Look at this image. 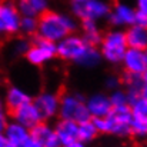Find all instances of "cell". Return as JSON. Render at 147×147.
Segmentation results:
<instances>
[{"instance_id": "obj_1", "label": "cell", "mask_w": 147, "mask_h": 147, "mask_svg": "<svg viewBox=\"0 0 147 147\" xmlns=\"http://www.w3.org/2000/svg\"><path fill=\"white\" fill-rule=\"evenodd\" d=\"M76 30L74 22L51 10H43L37 17V33L51 42L61 40Z\"/></svg>"}, {"instance_id": "obj_2", "label": "cell", "mask_w": 147, "mask_h": 147, "mask_svg": "<svg viewBox=\"0 0 147 147\" xmlns=\"http://www.w3.org/2000/svg\"><path fill=\"white\" fill-rule=\"evenodd\" d=\"M60 117L83 123L90 120L92 113L89 106L83 101L80 96H71L60 93Z\"/></svg>"}, {"instance_id": "obj_3", "label": "cell", "mask_w": 147, "mask_h": 147, "mask_svg": "<svg viewBox=\"0 0 147 147\" xmlns=\"http://www.w3.org/2000/svg\"><path fill=\"white\" fill-rule=\"evenodd\" d=\"M127 51L126 33L121 32H107L101 39V54L111 63H119L124 59Z\"/></svg>"}, {"instance_id": "obj_4", "label": "cell", "mask_w": 147, "mask_h": 147, "mask_svg": "<svg viewBox=\"0 0 147 147\" xmlns=\"http://www.w3.org/2000/svg\"><path fill=\"white\" fill-rule=\"evenodd\" d=\"M113 1L111 0H80L71 1V9L77 17L84 19H100L111 13Z\"/></svg>"}, {"instance_id": "obj_5", "label": "cell", "mask_w": 147, "mask_h": 147, "mask_svg": "<svg viewBox=\"0 0 147 147\" xmlns=\"http://www.w3.org/2000/svg\"><path fill=\"white\" fill-rule=\"evenodd\" d=\"M14 0H0V34L11 36L20 29V16Z\"/></svg>"}, {"instance_id": "obj_6", "label": "cell", "mask_w": 147, "mask_h": 147, "mask_svg": "<svg viewBox=\"0 0 147 147\" xmlns=\"http://www.w3.org/2000/svg\"><path fill=\"white\" fill-rule=\"evenodd\" d=\"M90 47V45L84 40V37L79 36H69L64 37L59 46H57V54L63 60H79Z\"/></svg>"}, {"instance_id": "obj_7", "label": "cell", "mask_w": 147, "mask_h": 147, "mask_svg": "<svg viewBox=\"0 0 147 147\" xmlns=\"http://www.w3.org/2000/svg\"><path fill=\"white\" fill-rule=\"evenodd\" d=\"M124 70L134 73V74H143L147 70V56L144 50L130 49L124 54Z\"/></svg>"}, {"instance_id": "obj_8", "label": "cell", "mask_w": 147, "mask_h": 147, "mask_svg": "<svg viewBox=\"0 0 147 147\" xmlns=\"http://www.w3.org/2000/svg\"><path fill=\"white\" fill-rule=\"evenodd\" d=\"M34 106L37 107L39 113H40V117L42 120L43 119H50L51 116L56 114L57 109H59V104H60V93L57 94H40L39 97H36V100L33 101Z\"/></svg>"}, {"instance_id": "obj_9", "label": "cell", "mask_w": 147, "mask_h": 147, "mask_svg": "<svg viewBox=\"0 0 147 147\" xmlns=\"http://www.w3.org/2000/svg\"><path fill=\"white\" fill-rule=\"evenodd\" d=\"M114 10L109 14V22L113 26H121V24H134L136 23V13L137 10L129 7L123 3H116Z\"/></svg>"}, {"instance_id": "obj_10", "label": "cell", "mask_w": 147, "mask_h": 147, "mask_svg": "<svg viewBox=\"0 0 147 147\" xmlns=\"http://www.w3.org/2000/svg\"><path fill=\"white\" fill-rule=\"evenodd\" d=\"M19 123H22L23 126L32 129L33 126H36L37 123L42 121V117H40V113L37 110V107L34 106V103L32 101H27L26 104H23L14 114V117Z\"/></svg>"}, {"instance_id": "obj_11", "label": "cell", "mask_w": 147, "mask_h": 147, "mask_svg": "<svg viewBox=\"0 0 147 147\" xmlns=\"http://www.w3.org/2000/svg\"><path fill=\"white\" fill-rule=\"evenodd\" d=\"M56 133H57L61 144H67V143L79 140V126H77V121L69 120V119H61L57 123V126H56Z\"/></svg>"}, {"instance_id": "obj_12", "label": "cell", "mask_w": 147, "mask_h": 147, "mask_svg": "<svg viewBox=\"0 0 147 147\" xmlns=\"http://www.w3.org/2000/svg\"><path fill=\"white\" fill-rule=\"evenodd\" d=\"M27 101H32L30 97L22 92L20 89H16V87H10L9 92H7V97H6V111L10 117H14L16 111L23 106L26 104Z\"/></svg>"}, {"instance_id": "obj_13", "label": "cell", "mask_w": 147, "mask_h": 147, "mask_svg": "<svg viewBox=\"0 0 147 147\" xmlns=\"http://www.w3.org/2000/svg\"><path fill=\"white\" fill-rule=\"evenodd\" d=\"M126 39H127V46L130 49L147 50V27L133 24L126 32Z\"/></svg>"}, {"instance_id": "obj_14", "label": "cell", "mask_w": 147, "mask_h": 147, "mask_svg": "<svg viewBox=\"0 0 147 147\" xmlns=\"http://www.w3.org/2000/svg\"><path fill=\"white\" fill-rule=\"evenodd\" d=\"M89 109H90V113L93 114V117H104L107 116L111 109H113V104H111V100L107 98L106 96H93V97L89 100L87 103Z\"/></svg>"}, {"instance_id": "obj_15", "label": "cell", "mask_w": 147, "mask_h": 147, "mask_svg": "<svg viewBox=\"0 0 147 147\" xmlns=\"http://www.w3.org/2000/svg\"><path fill=\"white\" fill-rule=\"evenodd\" d=\"M82 27H83V33H84V40L90 45V46H98L101 45V39L103 34L98 30L97 24L94 23L93 19H84L82 20Z\"/></svg>"}, {"instance_id": "obj_16", "label": "cell", "mask_w": 147, "mask_h": 147, "mask_svg": "<svg viewBox=\"0 0 147 147\" xmlns=\"http://www.w3.org/2000/svg\"><path fill=\"white\" fill-rule=\"evenodd\" d=\"M6 137L11 142L14 147H22L26 139L29 137V134L23 127V124L20 123V124H9L6 127Z\"/></svg>"}, {"instance_id": "obj_17", "label": "cell", "mask_w": 147, "mask_h": 147, "mask_svg": "<svg viewBox=\"0 0 147 147\" xmlns=\"http://www.w3.org/2000/svg\"><path fill=\"white\" fill-rule=\"evenodd\" d=\"M97 127L96 124L93 123V120H87V121H83V123H79V140H92L96 137L97 134Z\"/></svg>"}, {"instance_id": "obj_18", "label": "cell", "mask_w": 147, "mask_h": 147, "mask_svg": "<svg viewBox=\"0 0 147 147\" xmlns=\"http://www.w3.org/2000/svg\"><path fill=\"white\" fill-rule=\"evenodd\" d=\"M98 59H100V54H98V51L96 50L94 46H90L87 51L77 60L79 63H82V64H84V66H93V64H96L98 61Z\"/></svg>"}, {"instance_id": "obj_19", "label": "cell", "mask_w": 147, "mask_h": 147, "mask_svg": "<svg viewBox=\"0 0 147 147\" xmlns=\"http://www.w3.org/2000/svg\"><path fill=\"white\" fill-rule=\"evenodd\" d=\"M20 29L29 34V36H33L37 33V20L34 17H30V16H24L22 20H20Z\"/></svg>"}, {"instance_id": "obj_20", "label": "cell", "mask_w": 147, "mask_h": 147, "mask_svg": "<svg viewBox=\"0 0 147 147\" xmlns=\"http://www.w3.org/2000/svg\"><path fill=\"white\" fill-rule=\"evenodd\" d=\"M111 104H113V107H116V106H126V104H130L129 103V96L126 94V93H123V92H116L111 97Z\"/></svg>"}, {"instance_id": "obj_21", "label": "cell", "mask_w": 147, "mask_h": 147, "mask_svg": "<svg viewBox=\"0 0 147 147\" xmlns=\"http://www.w3.org/2000/svg\"><path fill=\"white\" fill-rule=\"evenodd\" d=\"M60 144H61V142H60V139H59L56 131H51L50 136L45 142V147H60Z\"/></svg>"}, {"instance_id": "obj_22", "label": "cell", "mask_w": 147, "mask_h": 147, "mask_svg": "<svg viewBox=\"0 0 147 147\" xmlns=\"http://www.w3.org/2000/svg\"><path fill=\"white\" fill-rule=\"evenodd\" d=\"M22 147H45V144L39 139H36V137H33V136L29 134V137L26 139V142L23 143Z\"/></svg>"}, {"instance_id": "obj_23", "label": "cell", "mask_w": 147, "mask_h": 147, "mask_svg": "<svg viewBox=\"0 0 147 147\" xmlns=\"http://www.w3.org/2000/svg\"><path fill=\"white\" fill-rule=\"evenodd\" d=\"M134 24L142 26V27H147V16L144 13H142V11L137 10V13H136V23Z\"/></svg>"}, {"instance_id": "obj_24", "label": "cell", "mask_w": 147, "mask_h": 147, "mask_svg": "<svg viewBox=\"0 0 147 147\" xmlns=\"http://www.w3.org/2000/svg\"><path fill=\"white\" fill-rule=\"evenodd\" d=\"M136 7L139 11L144 13L147 16V0H136Z\"/></svg>"}, {"instance_id": "obj_25", "label": "cell", "mask_w": 147, "mask_h": 147, "mask_svg": "<svg viewBox=\"0 0 147 147\" xmlns=\"http://www.w3.org/2000/svg\"><path fill=\"white\" fill-rule=\"evenodd\" d=\"M0 147H14V146L11 144V142L6 136H1V133H0Z\"/></svg>"}, {"instance_id": "obj_26", "label": "cell", "mask_w": 147, "mask_h": 147, "mask_svg": "<svg viewBox=\"0 0 147 147\" xmlns=\"http://www.w3.org/2000/svg\"><path fill=\"white\" fill-rule=\"evenodd\" d=\"M143 94L147 96V70L143 73Z\"/></svg>"}, {"instance_id": "obj_27", "label": "cell", "mask_w": 147, "mask_h": 147, "mask_svg": "<svg viewBox=\"0 0 147 147\" xmlns=\"http://www.w3.org/2000/svg\"><path fill=\"white\" fill-rule=\"evenodd\" d=\"M4 127H7L6 126V117L3 116V113H0V133L4 130Z\"/></svg>"}, {"instance_id": "obj_28", "label": "cell", "mask_w": 147, "mask_h": 147, "mask_svg": "<svg viewBox=\"0 0 147 147\" xmlns=\"http://www.w3.org/2000/svg\"><path fill=\"white\" fill-rule=\"evenodd\" d=\"M63 147H84L79 140H76V142H71V143H67V144H64Z\"/></svg>"}, {"instance_id": "obj_29", "label": "cell", "mask_w": 147, "mask_h": 147, "mask_svg": "<svg viewBox=\"0 0 147 147\" xmlns=\"http://www.w3.org/2000/svg\"><path fill=\"white\" fill-rule=\"evenodd\" d=\"M3 111V106H1V101H0V113Z\"/></svg>"}, {"instance_id": "obj_30", "label": "cell", "mask_w": 147, "mask_h": 147, "mask_svg": "<svg viewBox=\"0 0 147 147\" xmlns=\"http://www.w3.org/2000/svg\"><path fill=\"white\" fill-rule=\"evenodd\" d=\"M0 49H1V40H0Z\"/></svg>"}, {"instance_id": "obj_31", "label": "cell", "mask_w": 147, "mask_h": 147, "mask_svg": "<svg viewBox=\"0 0 147 147\" xmlns=\"http://www.w3.org/2000/svg\"><path fill=\"white\" fill-rule=\"evenodd\" d=\"M144 51H146V56H147V50H144Z\"/></svg>"}]
</instances>
